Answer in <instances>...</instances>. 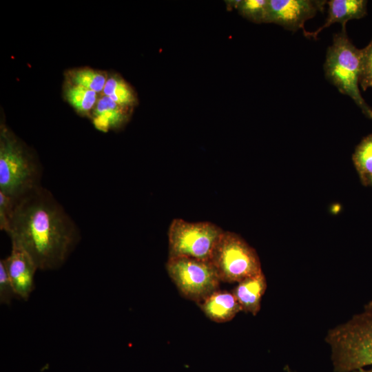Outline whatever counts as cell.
I'll return each mask as SVG.
<instances>
[{"instance_id":"6da1fadb","label":"cell","mask_w":372,"mask_h":372,"mask_svg":"<svg viewBox=\"0 0 372 372\" xmlns=\"http://www.w3.org/2000/svg\"><path fill=\"white\" fill-rule=\"evenodd\" d=\"M5 231L40 270L61 267L80 240L74 221L42 186L13 203Z\"/></svg>"},{"instance_id":"7a4b0ae2","label":"cell","mask_w":372,"mask_h":372,"mask_svg":"<svg viewBox=\"0 0 372 372\" xmlns=\"http://www.w3.org/2000/svg\"><path fill=\"white\" fill-rule=\"evenodd\" d=\"M325 342L336 372H351L372 365V300L362 312L330 329Z\"/></svg>"},{"instance_id":"3957f363","label":"cell","mask_w":372,"mask_h":372,"mask_svg":"<svg viewBox=\"0 0 372 372\" xmlns=\"http://www.w3.org/2000/svg\"><path fill=\"white\" fill-rule=\"evenodd\" d=\"M42 168L35 155L6 126L0 133V193L13 203L41 186Z\"/></svg>"},{"instance_id":"277c9868","label":"cell","mask_w":372,"mask_h":372,"mask_svg":"<svg viewBox=\"0 0 372 372\" xmlns=\"http://www.w3.org/2000/svg\"><path fill=\"white\" fill-rule=\"evenodd\" d=\"M362 49L349 40L346 29L333 37L328 48L324 70L327 79L338 91L349 96L367 117L372 118V109L362 98L359 89Z\"/></svg>"},{"instance_id":"5b68a950","label":"cell","mask_w":372,"mask_h":372,"mask_svg":"<svg viewBox=\"0 0 372 372\" xmlns=\"http://www.w3.org/2000/svg\"><path fill=\"white\" fill-rule=\"evenodd\" d=\"M210 262L220 282L233 283L262 271L256 251L236 233L224 231Z\"/></svg>"},{"instance_id":"8992f818","label":"cell","mask_w":372,"mask_h":372,"mask_svg":"<svg viewBox=\"0 0 372 372\" xmlns=\"http://www.w3.org/2000/svg\"><path fill=\"white\" fill-rule=\"evenodd\" d=\"M224 230L214 223L174 218L168 229L169 257L210 261Z\"/></svg>"},{"instance_id":"52a82bcc","label":"cell","mask_w":372,"mask_h":372,"mask_svg":"<svg viewBox=\"0 0 372 372\" xmlns=\"http://www.w3.org/2000/svg\"><path fill=\"white\" fill-rule=\"evenodd\" d=\"M165 267L179 293L197 304L219 288L220 280L210 261L168 257Z\"/></svg>"},{"instance_id":"ba28073f","label":"cell","mask_w":372,"mask_h":372,"mask_svg":"<svg viewBox=\"0 0 372 372\" xmlns=\"http://www.w3.org/2000/svg\"><path fill=\"white\" fill-rule=\"evenodd\" d=\"M326 3L323 0H269L265 21L290 31L302 28L305 32L306 21L322 12Z\"/></svg>"},{"instance_id":"9c48e42d","label":"cell","mask_w":372,"mask_h":372,"mask_svg":"<svg viewBox=\"0 0 372 372\" xmlns=\"http://www.w3.org/2000/svg\"><path fill=\"white\" fill-rule=\"evenodd\" d=\"M16 297L26 300L34 289V276L38 269L30 257L12 246L10 254L2 259Z\"/></svg>"},{"instance_id":"30bf717a","label":"cell","mask_w":372,"mask_h":372,"mask_svg":"<svg viewBox=\"0 0 372 372\" xmlns=\"http://www.w3.org/2000/svg\"><path fill=\"white\" fill-rule=\"evenodd\" d=\"M211 321L223 323L231 321L242 311L232 292L216 290L198 304Z\"/></svg>"},{"instance_id":"8fae6325","label":"cell","mask_w":372,"mask_h":372,"mask_svg":"<svg viewBox=\"0 0 372 372\" xmlns=\"http://www.w3.org/2000/svg\"><path fill=\"white\" fill-rule=\"evenodd\" d=\"M327 3L329 8L325 23L314 32H304L305 37L315 38L323 29L334 23H341L342 29H346L349 21L361 19L366 14V1L364 0H331Z\"/></svg>"},{"instance_id":"7c38bea8","label":"cell","mask_w":372,"mask_h":372,"mask_svg":"<svg viewBox=\"0 0 372 372\" xmlns=\"http://www.w3.org/2000/svg\"><path fill=\"white\" fill-rule=\"evenodd\" d=\"M267 289V280L263 271L247 278L233 289L242 311L256 316L260 309L261 300Z\"/></svg>"},{"instance_id":"4fadbf2b","label":"cell","mask_w":372,"mask_h":372,"mask_svg":"<svg viewBox=\"0 0 372 372\" xmlns=\"http://www.w3.org/2000/svg\"><path fill=\"white\" fill-rule=\"evenodd\" d=\"M126 119L122 106L107 96L100 98L92 113L94 127L102 132H107L122 125Z\"/></svg>"},{"instance_id":"5bb4252c","label":"cell","mask_w":372,"mask_h":372,"mask_svg":"<svg viewBox=\"0 0 372 372\" xmlns=\"http://www.w3.org/2000/svg\"><path fill=\"white\" fill-rule=\"evenodd\" d=\"M353 161L362 181L368 185L372 177V134L365 137L358 145Z\"/></svg>"},{"instance_id":"9a60e30c","label":"cell","mask_w":372,"mask_h":372,"mask_svg":"<svg viewBox=\"0 0 372 372\" xmlns=\"http://www.w3.org/2000/svg\"><path fill=\"white\" fill-rule=\"evenodd\" d=\"M103 94L123 107L134 103V95L129 85L121 79L112 76L107 79Z\"/></svg>"},{"instance_id":"2e32d148","label":"cell","mask_w":372,"mask_h":372,"mask_svg":"<svg viewBox=\"0 0 372 372\" xmlns=\"http://www.w3.org/2000/svg\"><path fill=\"white\" fill-rule=\"evenodd\" d=\"M66 97L79 112L87 114L94 106L97 94L93 90L75 85L68 90Z\"/></svg>"},{"instance_id":"e0dca14e","label":"cell","mask_w":372,"mask_h":372,"mask_svg":"<svg viewBox=\"0 0 372 372\" xmlns=\"http://www.w3.org/2000/svg\"><path fill=\"white\" fill-rule=\"evenodd\" d=\"M107 79L105 74L92 69H81L72 74V81L75 85L96 92L103 90Z\"/></svg>"},{"instance_id":"ac0fdd59","label":"cell","mask_w":372,"mask_h":372,"mask_svg":"<svg viewBox=\"0 0 372 372\" xmlns=\"http://www.w3.org/2000/svg\"><path fill=\"white\" fill-rule=\"evenodd\" d=\"M267 0H246L240 2L243 14L256 21H265Z\"/></svg>"},{"instance_id":"d6986e66","label":"cell","mask_w":372,"mask_h":372,"mask_svg":"<svg viewBox=\"0 0 372 372\" xmlns=\"http://www.w3.org/2000/svg\"><path fill=\"white\" fill-rule=\"evenodd\" d=\"M372 83V41L362 49V59L360 83L364 90L370 87Z\"/></svg>"},{"instance_id":"ffe728a7","label":"cell","mask_w":372,"mask_h":372,"mask_svg":"<svg viewBox=\"0 0 372 372\" xmlns=\"http://www.w3.org/2000/svg\"><path fill=\"white\" fill-rule=\"evenodd\" d=\"M16 294L6 270L3 260L0 261V302L9 304Z\"/></svg>"},{"instance_id":"44dd1931","label":"cell","mask_w":372,"mask_h":372,"mask_svg":"<svg viewBox=\"0 0 372 372\" xmlns=\"http://www.w3.org/2000/svg\"><path fill=\"white\" fill-rule=\"evenodd\" d=\"M355 372H372V369H370V370L360 369V370L355 371Z\"/></svg>"},{"instance_id":"7402d4cb","label":"cell","mask_w":372,"mask_h":372,"mask_svg":"<svg viewBox=\"0 0 372 372\" xmlns=\"http://www.w3.org/2000/svg\"><path fill=\"white\" fill-rule=\"evenodd\" d=\"M369 185H372V177L371 178V179H370V180H369Z\"/></svg>"},{"instance_id":"603a6c76","label":"cell","mask_w":372,"mask_h":372,"mask_svg":"<svg viewBox=\"0 0 372 372\" xmlns=\"http://www.w3.org/2000/svg\"><path fill=\"white\" fill-rule=\"evenodd\" d=\"M370 87H372V83H371V86H370Z\"/></svg>"}]
</instances>
